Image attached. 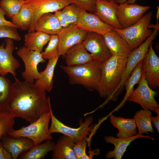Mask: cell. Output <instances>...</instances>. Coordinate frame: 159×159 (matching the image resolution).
I'll return each mask as SVG.
<instances>
[{
  "label": "cell",
  "mask_w": 159,
  "mask_h": 159,
  "mask_svg": "<svg viewBox=\"0 0 159 159\" xmlns=\"http://www.w3.org/2000/svg\"><path fill=\"white\" fill-rule=\"evenodd\" d=\"M14 79L8 108L13 116L31 123L50 111V99L45 90L34 83Z\"/></svg>",
  "instance_id": "1"
},
{
  "label": "cell",
  "mask_w": 159,
  "mask_h": 159,
  "mask_svg": "<svg viewBox=\"0 0 159 159\" xmlns=\"http://www.w3.org/2000/svg\"><path fill=\"white\" fill-rule=\"evenodd\" d=\"M127 57L111 56L103 62L97 91L102 97L106 98L105 103L116 101L119 87L125 71Z\"/></svg>",
  "instance_id": "2"
},
{
  "label": "cell",
  "mask_w": 159,
  "mask_h": 159,
  "mask_svg": "<svg viewBox=\"0 0 159 159\" xmlns=\"http://www.w3.org/2000/svg\"><path fill=\"white\" fill-rule=\"evenodd\" d=\"M102 62L93 60L80 65L69 66H61L68 75L70 83L79 85L89 90L97 91L99 84Z\"/></svg>",
  "instance_id": "3"
},
{
  "label": "cell",
  "mask_w": 159,
  "mask_h": 159,
  "mask_svg": "<svg viewBox=\"0 0 159 159\" xmlns=\"http://www.w3.org/2000/svg\"><path fill=\"white\" fill-rule=\"evenodd\" d=\"M50 119L49 111L42 115L29 125L23 126L18 130L14 129L8 135L13 137H23L29 138L32 141L34 145L47 140H52L49 127Z\"/></svg>",
  "instance_id": "4"
},
{
  "label": "cell",
  "mask_w": 159,
  "mask_h": 159,
  "mask_svg": "<svg viewBox=\"0 0 159 159\" xmlns=\"http://www.w3.org/2000/svg\"><path fill=\"white\" fill-rule=\"evenodd\" d=\"M153 13L150 11L144 15L137 22L127 27L120 29L113 28L125 40L132 51L143 43L152 33L148 28Z\"/></svg>",
  "instance_id": "5"
},
{
  "label": "cell",
  "mask_w": 159,
  "mask_h": 159,
  "mask_svg": "<svg viewBox=\"0 0 159 159\" xmlns=\"http://www.w3.org/2000/svg\"><path fill=\"white\" fill-rule=\"evenodd\" d=\"M50 112L51 114V124L49 127L51 134L59 133L66 135L70 138L76 143L90 134L95 128L92 124L94 118L92 116L86 118L83 122L82 119L79 122V126L73 128L67 126L58 120L53 113L51 107Z\"/></svg>",
  "instance_id": "6"
},
{
  "label": "cell",
  "mask_w": 159,
  "mask_h": 159,
  "mask_svg": "<svg viewBox=\"0 0 159 159\" xmlns=\"http://www.w3.org/2000/svg\"><path fill=\"white\" fill-rule=\"evenodd\" d=\"M156 92L149 86L146 80L143 69L140 81L137 87L132 92L127 101L140 104L143 109L149 110L159 114V105L154 97Z\"/></svg>",
  "instance_id": "7"
},
{
  "label": "cell",
  "mask_w": 159,
  "mask_h": 159,
  "mask_svg": "<svg viewBox=\"0 0 159 159\" xmlns=\"http://www.w3.org/2000/svg\"><path fill=\"white\" fill-rule=\"evenodd\" d=\"M16 54L24 64V70L21 74L24 81L34 83L40 76L37 68L38 64L46 62L41 52L30 50L24 46L18 49Z\"/></svg>",
  "instance_id": "8"
},
{
  "label": "cell",
  "mask_w": 159,
  "mask_h": 159,
  "mask_svg": "<svg viewBox=\"0 0 159 159\" xmlns=\"http://www.w3.org/2000/svg\"><path fill=\"white\" fill-rule=\"evenodd\" d=\"M158 32V29H155L151 34L138 47L132 51L127 57L124 75L118 90L119 95L122 92L125 83L133 70L143 59Z\"/></svg>",
  "instance_id": "9"
},
{
  "label": "cell",
  "mask_w": 159,
  "mask_h": 159,
  "mask_svg": "<svg viewBox=\"0 0 159 159\" xmlns=\"http://www.w3.org/2000/svg\"><path fill=\"white\" fill-rule=\"evenodd\" d=\"M72 3L71 0H24V4L29 7L33 12L32 22L28 32H34L35 22L42 14L62 10L66 6Z\"/></svg>",
  "instance_id": "10"
},
{
  "label": "cell",
  "mask_w": 159,
  "mask_h": 159,
  "mask_svg": "<svg viewBox=\"0 0 159 159\" xmlns=\"http://www.w3.org/2000/svg\"><path fill=\"white\" fill-rule=\"evenodd\" d=\"M88 32L80 29L76 24L63 28L57 34L59 39L58 55L64 56L73 46L82 43Z\"/></svg>",
  "instance_id": "11"
},
{
  "label": "cell",
  "mask_w": 159,
  "mask_h": 159,
  "mask_svg": "<svg viewBox=\"0 0 159 159\" xmlns=\"http://www.w3.org/2000/svg\"><path fill=\"white\" fill-rule=\"evenodd\" d=\"M150 8V7L148 6L135 3L120 4L116 10L117 19L122 28H126L138 22Z\"/></svg>",
  "instance_id": "12"
},
{
  "label": "cell",
  "mask_w": 159,
  "mask_h": 159,
  "mask_svg": "<svg viewBox=\"0 0 159 159\" xmlns=\"http://www.w3.org/2000/svg\"><path fill=\"white\" fill-rule=\"evenodd\" d=\"M14 49L13 39L6 38L5 43L0 45V74L5 76L11 74L16 78V70L19 68L20 64L13 56Z\"/></svg>",
  "instance_id": "13"
},
{
  "label": "cell",
  "mask_w": 159,
  "mask_h": 159,
  "mask_svg": "<svg viewBox=\"0 0 159 159\" xmlns=\"http://www.w3.org/2000/svg\"><path fill=\"white\" fill-rule=\"evenodd\" d=\"M94 60L103 62L112 55L107 48L103 35L94 32H88L82 42Z\"/></svg>",
  "instance_id": "14"
},
{
  "label": "cell",
  "mask_w": 159,
  "mask_h": 159,
  "mask_svg": "<svg viewBox=\"0 0 159 159\" xmlns=\"http://www.w3.org/2000/svg\"><path fill=\"white\" fill-rule=\"evenodd\" d=\"M142 61L146 80L150 88L155 90L159 87V58L152 43Z\"/></svg>",
  "instance_id": "15"
},
{
  "label": "cell",
  "mask_w": 159,
  "mask_h": 159,
  "mask_svg": "<svg viewBox=\"0 0 159 159\" xmlns=\"http://www.w3.org/2000/svg\"><path fill=\"white\" fill-rule=\"evenodd\" d=\"M76 25L82 30L102 35L112 31L113 28L104 22L95 14L83 10L81 11Z\"/></svg>",
  "instance_id": "16"
},
{
  "label": "cell",
  "mask_w": 159,
  "mask_h": 159,
  "mask_svg": "<svg viewBox=\"0 0 159 159\" xmlns=\"http://www.w3.org/2000/svg\"><path fill=\"white\" fill-rule=\"evenodd\" d=\"M118 4L115 0H96V11L93 13L104 22L113 28L120 29L116 15V10Z\"/></svg>",
  "instance_id": "17"
},
{
  "label": "cell",
  "mask_w": 159,
  "mask_h": 159,
  "mask_svg": "<svg viewBox=\"0 0 159 159\" xmlns=\"http://www.w3.org/2000/svg\"><path fill=\"white\" fill-rule=\"evenodd\" d=\"M1 140L4 147L11 154L13 159L18 158L20 155L29 150L34 145L31 139L23 137L14 138L7 135L2 136Z\"/></svg>",
  "instance_id": "18"
},
{
  "label": "cell",
  "mask_w": 159,
  "mask_h": 159,
  "mask_svg": "<svg viewBox=\"0 0 159 159\" xmlns=\"http://www.w3.org/2000/svg\"><path fill=\"white\" fill-rule=\"evenodd\" d=\"M103 36L112 56L127 57L131 52L124 39L113 29Z\"/></svg>",
  "instance_id": "19"
},
{
  "label": "cell",
  "mask_w": 159,
  "mask_h": 159,
  "mask_svg": "<svg viewBox=\"0 0 159 159\" xmlns=\"http://www.w3.org/2000/svg\"><path fill=\"white\" fill-rule=\"evenodd\" d=\"M141 138L154 140L149 135H145L138 133L132 137L126 138H116L112 136L105 137V142L113 144L115 147L113 150L109 151L106 154V158L108 159L112 158L115 159H121L131 143L137 138Z\"/></svg>",
  "instance_id": "20"
},
{
  "label": "cell",
  "mask_w": 159,
  "mask_h": 159,
  "mask_svg": "<svg viewBox=\"0 0 159 159\" xmlns=\"http://www.w3.org/2000/svg\"><path fill=\"white\" fill-rule=\"evenodd\" d=\"M44 14L37 19L34 31H40L50 35L58 34L62 29L54 14Z\"/></svg>",
  "instance_id": "21"
},
{
  "label": "cell",
  "mask_w": 159,
  "mask_h": 159,
  "mask_svg": "<svg viewBox=\"0 0 159 159\" xmlns=\"http://www.w3.org/2000/svg\"><path fill=\"white\" fill-rule=\"evenodd\" d=\"M64 56L67 66H69L83 64L94 60L82 43L70 48Z\"/></svg>",
  "instance_id": "22"
},
{
  "label": "cell",
  "mask_w": 159,
  "mask_h": 159,
  "mask_svg": "<svg viewBox=\"0 0 159 159\" xmlns=\"http://www.w3.org/2000/svg\"><path fill=\"white\" fill-rule=\"evenodd\" d=\"M110 119L112 125L118 130L117 134V138H128L137 134V126L134 118L116 117L112 114L110 115Z\"/></svg>",
  "instance_id": "23"
},
{
  "label": "cell",
  "mask_w": 159,
  "mask_h": 159,
  "mask_svg": "<svg viewBox=\"0 0 159 159\" xmlns=\"http://www.w3.org/2000/svg\"><path fill=\"white\" fill-rule=\"evenodd\" d=\"M74 141L69 137L63 135L55 146L52 155L53 159H77L74 153Z\"/></svg>",
  "instance_id": "24"
},
{
  "label": "cell",
  "mask_w": 159,
  "mask_h": 159,
  "mask_svg": "<svg viewBox=\"0 0 159 159\" xmlns=\"http://www.w3.org/2000/svg\"><path fill=\"white\" fill-rule=\"evenodd\" d=\"M59 57L48 60L45 69L40 72L39 77L35 81V84L49 92L53 87V77L55 67Z\"/></svg>",
  "instance_id": "25"
},
{
  "label": "cell",
  "mask_w": 159,
  "mask_h": 159,
  "mask_svg": "<svg viewBox=\"0 0 159 159\" xmlns=\"http://www.w3.org/2000/svg\"><path fill=\"white\" fill-rule=\"evenodd\" d=\"M51 35L40 31L28 32L24 36V46L30 50L42 52Z\"/></svg>",
  "instance_id": "26"
},
{
  "label": "cell",
  "mask_w": 159,
  "mask_h": 159,
  "mask_svg": "<svg viewBox=\"0 0 159 159\" xmlns=\"http://www.w3.org/2000/svg\"><path fill=\"white\" fill-rule=\"evenodd\" d=\"M55 143L52 140H47L34 146L19 156V159H42L49 152L53 150Z\"/></svg>",
  "instance_id": "27"
},
{
  "label": "cell",
  "mask_w": 159,
  "mask_h": 159,
  "mask_svg": "<svg viewBox=\"0 0 159 159\" xmlns=\"http://www.w3.org/2000/svg\"><path fill=\"white\" fill-rule=\"evenodd\" d=\"M152 114L151 111L148 109L142 110L135 113L134 119L138 129V133H154L150 118Z\"/></svg>",
  "instance_id": "28"
},
{
  "label": "cell",
  "mask_w": 159,
  "mask_h": 159,
  "mask_svg": "<svg viewBox=\"0 0 159 159\" xmlns=\"http://www.w3.org/2000/svg\"><path fill=\"white\" fill-rule=\"evenodd\" d=\"M33 15L32 10L24 4L19 11L11 18V22L17 28L28 30L31 25Z\"/></svg>",
  "instance_id": "29"
},
{
  "label": "cell",
  "mask_w": 159,
  "mask_h": 159,
  "mask_svg": "<svg viewBox=\"0 0 159 159\" xmlns=\"http://www.w3.org/2000/svg\"><path fill=\"white\" fill-rule=\"evenodd\" d=\"M142 72L143 64L142 60L137 64L126 81L124 85L126 90L125 95L121 103L116 108V110L120 109L124 105L127 101L128 97L134 90L135 85L139 83Z\"/></svg>",
  "instance_id": "30"
},
{
  "label": "cell",
  "mask_w": 159,
  "mask_h": 159,
  "mask_svg": "<svg viewBox=\"0 0 159 159\" xmlns=\"http://www.w3.org/2000/svg\"><path fill=\"white\" fill-rule=\"evenodd\" d=\"M12 84L5 76L0 74V112L8 111L11 93Z\"/></svg>",
  "instance_id": "31"
},
{
  "label": "cell",
  "mask_w": 159,
  "mask_h": 159,
  "mask_svg": "<svg viewBox=\"0 0 159 159\" xmlns=\"http://www.w3.org/2000/svg\"><path fill=\"white\" fill-rule=\"evenodd\" d=\"M14 118L8 110L0 112V140L14 129Z\"/></svg>",
  "instance_id": "32"
},
{
  "label": "cell",
  "mask_w": 159,
  "mask_h": 159,
  "mask_svg": "<svg viewBox=\"0 0 159 159\" xmlns=\"http://www.w3.org/2000/svg\"><path fill=\"white\" fill-rule=\"evenodd\" d=\"M24 0H1L0 7L7 16L11 18L20 10L24 4Z\"/></svg>",
  "instance_id": "33"
},
{
  "label": "cell",
  "mask_w": 159,
  "mask_h": 159,
  "mask_svg": "<svg viewBox=\"0 0 159 159\" xmlns=\"http://www.w3.org/2000/svg\"><path fill=\"white\" fill-rule=\"evenodd\" d=\"M59 39L57 34L51 35L48 44L44 52L41 53L45 59H50L59 57L58 54Z\"/></svg>",
  "instance_id": "34"
},
{
  "label": "cell",
  "mask_w": 159,
  "mask_h": 159,
  "mask_svg": "<svg viewBox=\"0 0 159 159\" xmlns=\"http://www.w3.org/2000/svg\"><path fill=\"white\" fill-rule=\"evenodd\" d=\"M82 9L76 4L72 3L61 10L70 25L76 24Z\"/></svg>",
  "instance_id": "35"
},
{
  "label": "cell",
  "mask_w": 159,
  "mask_h": 159,
  "mask_svg": "<svg viewBox=\"0 0 159 159\" xmlns=\"http://www.w3.org/2000/svg\"><path fill=\"white\" fill-rule=\"evenodd\" d=\"M17 27L4 26L0 27V38H11L19 41L21 38L17 30Z\"/></svg>",
  "instance_id": "36"
},
{
  "label": "cell",
  "mask_w": 159,
  "mask_h": 159,
  "mask_svg": "<svg viewBox=\"0 0 159 159\" xmlns=\"http://www.w3.org/2000/svg\"><path fill=\"white\" fill-rule=\"evenodd\" d=\"M72 3L79 6L82 10L94 13L96 11V0H71Z\"/></svg>",
  "instance_id": "37"
},
{
  "label": "cell",
  "mask_w": 159,
  "mask_h": 159,
  "mask_svg": "<svg viewBox=\"0 0 159 159\" xmlns=\"http://www.w3.org/2000/svg\"><path fill=\"white\" fill-rule=\"evenodd\" d=\"M89 140L87 136L79 142L74 144L73 149L77 159H80L84 151L86 150L87 143L89 141Z\"/></svg>",
  "instance_id": "38"
},
{
  "label": "cell",
  "mask_w": 159,
  "mask_h": 159,
  "mask_svg": "<svg viewBox=\"0 0 159 159\" xmlns=\"http://www.w3.org/2000/svg\"><path fill=\"white\" fill-rule=\"evenodd\" d=\"M54 14L57 18L59 23L62 28L68 26L70 24L61 10L55 11Z\"/></svg>",
  "instance_id": "39"
},
{
  "label": "cell",
  "mask_w": 159,
  "mask_h": 159,
  "mask_svg": "<svg viewBox=\"0 0 159 159\" xmlns=\"http://www.w3.org/2000/svg\"><path fill=\"white\" fill-rule=\"evenodd\" d=\"M5 15H6V14L0 7V27L7 26L17 27L12 22L5 19L4 17Z\"/></svg>",
  "instance_id": "40"
},
{
  "label": "cell",
  "mask_w": 159,
  "mask_h": 159,
  "mask_svg": "<svg viewBox=\"0 0 159 159\" xmlns=\"http://www.w3.org/2000/svg\"><path fill=\"white\" fill-rule=\"evenodd\" d=\"M11 154L4 147L0 140V159H11Z\"/></svg>",
  "instance_id": "41"
},
{
  "label": "cell",
  "mask_w": 159,
  "mask_h": 159,
  "mask_svg": "<svg viewBox=\"0 0 159 159\" xmlns=\"http://www.w3.org/2000/svg\"><path fill=\"white\" fill-rule=\"evenodd\" d=\"M151 122L155 127L157 131L159 132V114H157L156 117L151 116Z\"/></svg>",
  "instance_id": "42"
},
{
  "label": "cell",
  "mask_w": 159,
  "mask_h": 159,
  "mask_svg": "<svg viewBox=\"0 0 159 159\" xmlns=\"http://www.w3.org/2000/svg\"><path fill=\"white\" fill-rule=\"evenodd\" d=\"M157 11L156 14V18L157 20L156 24H158V20L159 18V7L158 6L157 7Z\"/></svg>",
  "instance_id": "43"
},
{
  "label": "cell",
  "mask_w": 159,
  "mask_h": 159,
  "mask_svg": "<svg viewBox=\"0 0 159 159\" xmlns=\"http://www.w3.org/2000/svg\"><path fill=\"white\" fill-rule=\"evenodd\" d=\"M127 0H115V2L118 4L126 3Z\"/></svg>",
  "instance_id": "44"
},
{
  "label": "cell",
  "mask_w": 159,
  "mask_h": 159,
  "mask_svg": "<svg viewBox=\"0 0 159 159\" xmlns=\"http://www.w3.org/2000/svg\"><path fill=\"white\" fill-rule=\"evenodd\" d=\"M136 0H127L126 3L127 4H134Z\"/></svg>",
  "instance_id": "45"
},
{
  "label": "cell",
  "mask_w": 159,
  "mask_h": 159,
  "mask_svg": "<svg viewBox=\"0 0 159 159\" xmlns=\"http://www.w3.org/2000/svg\"><path fill=\"white\" fill-rule=\"evenodd\" d=\"M24 1L25 0H24Z\"/></svg>",
  "instance_id": "46"
}]
</instances>
